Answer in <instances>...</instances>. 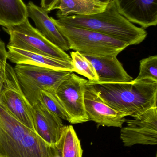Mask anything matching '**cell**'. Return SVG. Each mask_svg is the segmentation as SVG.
Returning <instances> with one entry per match:
<instances>
[{
	"label": "cell",
	"mask_w": 157,
	"mask_h": 157,
	"mask_svg": "<svg viewBox=\"0 0 157 157\" xmlns=\"http://www.w3.org/2000/svg\"><path fill=\"white\" fill-rule=\"evenodd\" d=\"M56 90L47 89L41 91L39 101L47 109L61 119L69 121V118L64 108L56 94Z\"/></svg>",
	"instance_id": "obj_19"
},
{
	"label": "cell",
	"mask_w": 157,
	"mask_h": 157,
	"mask_svg": "<svg viewBox=\"0 0 157 157\" xmlns=\"http://www.w3.org/2000/svg\"><path fill=\"white\" fill-rule=\"evenodd\" d=\"M149 79L157 81V56H150L140 61V72L134 80Z\"/></svg>",
	"instance_id": "obj_21"
},
{
	"label": "cell",
	"mask_w": 157,
	"mask_h": 157,
	"mask_svg": "<svg viewBox=\"0 0 157 157\" xmlns=\"http://www.w3.org/2000/svg\"><path fill=\"white\" fill-rule=\"evenodd\" d=\"M70 55L74 72L86 77L89 81H98V76L94 67L83 54L77 51H73Z\"/></svg>",
	"instance_id": "obj_20"
},
{
	"label": "cell",
	"mask_w": 157,
	"mask_h": 157,
	"mask_svg": "<svg viewBox=\"0 0 157 157\" xmlns=\"http://www.w3.org/2000/svg\"><path fill=\"white\" fill-rule=\"evenodd\" d=\"M14 69L21 89L31 105L39 101L41 90H56L72 73L27 64H17Z\"/></svg>",
	"instance_id": "obj_5"
},
{
	"label": "cell",
	"mask_w": 157,
	"mask_h": 157,
	"mask_svg": "<svg viewBox=\"0 0 157 157\" xmlns=\"http://www.w3.org/2000/svg\"><path fill=\"white\" fill-rule=\"evenodd\" d=\"M51 17L68 41L70 50L84 55L117 56L130 46L125 41L94 30L73 26Z\"/></svg>",
	"instance_id": "obj_4"
},
{
	"label": "cell",
	"mask_w": 157,
	"mask_h": 157,
	"mask_svg": "<svg viewBox=\"0 0 157 157\" xmlns=\"http://www.w3.org/2000/svg\"><path fill=\"white\" fill-rule=\"evenodd\" d=\"M100 98L126 116L135 118L157 107V81L149 79L128 82L100 83L88 80Z\"/></svg>",
	"instance_id": "obj_1"
},
{
	"label": "cell",
	"mask_w": 157,
	"mask_h": 157,
	"mask_svg": "<svg viewBox=\"0 0 157 157\" xmlns=\"http://www.w3.org/2000/svg\"><path fill=\"white\" fill-rule=\"evenodd\" d=\"M32 107L35 132L49 144L57 147L65 126L62 119L47 109L40 101L32 105Z\"/></svg>",
	"instance_id": "obj_11"
},
{
	"label": "cell",
	"mask_w": 157,
	"mask_h": 157,
	"mask_svg": "<svg viewBox=\"0 0 157 157\" xmlns=\"http://www.w3.org/2000/svg\"><path fill=\"white\" fill-rule=\"evenodd\" d=\"M88 80L72 72L56 90V94L72 124L88 121L86 113L84 94Z\"/></svg>",
	"instance_id": "obj_8"
},
{
	"label": "cell",
	"mask_w": 157,
	"mask_h": 157,
	"mask_svg": "<svg viewBox=\"0 0 157 157\" xmlns=\"http://www.w3.org/2000/svg\"><path fill=\"white\" fill-rule=\"evenodd\" d=\"M7 60V51L6 48L5 44L0 39V90H1L5 76Z\"/></svg>",
	"instance_id": "obj_22"
},
{
	"label": "cell",
	"mask_w": 157,
	"mask_h": 157,
	"mask_svg": "<svg viewBox=\"0 0 157 157\" xmlns=\"http://www.w3.org/2000/svg\"><path fill=\"white\" fill-rule=\"evenodd\" d=\"M56 147L61 157H82L83 155L80 140L72 125H65Z\"/></svg>",
	"instance_id": "obj_18"
},
{
	"label": "cell",
	"mask_w": 157,
	"mask_h": 157,
	"mask_svg": "<svg viewBox=\"0 0 157 157\" xmlns=\"http://www.w3.org/2000/svg\"><path fill=\"white\" fill-rule=\"evenodd\" d=\"M41 7L47 13L58 9L57 17L89 15L103 12L107 5L96 0H41Z\"/></svg>",
	"instance_id": "obj_13"
},
{
	"label": "cell",
	"mask_w": 157,
	"mask_h": 157,
	"mask_svg": "<svg viewBox=\"0 0 157 157\" xmlns=\"http://www.w3.org/2000/svg\"><path fill=\"white\" fill-rule=\"evenodd\" d=\"M0 104L20 122L35 132L32 105L21 89L14 68L8 63L6 64L4 80L0 93Z\"/></svg>",
	"instance_id": "obj_7"
},
{
	"label": "cell",
	"mask_w": 157,
	"mask_h": 157,
	"mask_svg": "<svg viewBox=\"0 0 157 157\" xmlns=\"http://www.w3.org/2000/svg\"><path fill=\"white\" fill-rule=\"evenodd\" d=\"M56 157H61V155L58 156Z\"/></svg>",
	"instance_id": "obj_24"
},
{
	"label": "cell",
	"mask_w": 157,
	"mask_h": 157,
	"mask_svg": "<svg viewBox=\"0 0 157 157\" xmlns=\"http://www.w3.org/2000/svg\"><path fill=\"white\" fill-rule=\"evenodd\" d=\"M7 59L17 64H27L55 71L74 72L71 61L63 60L38 53L7 46Z\"/></svg>",
	"instance_id": "obj_15"
},
{
	"label": "cell",
	"mask_w": 157,
	"mask_h": 157,
	"mask_svg": "<svg viewBox=\"0 0 157 157\" xmlns=\"http://www.w3.org/2000/svg\"><path fill=\"white\" fill-rule=\"evenodd\" d=\"M73 26L94 30L127 42L130 46L142 43L147 37L144 29L135 25L122 15L113 1L103 12L89 15H70L58 18Z\"/></svg>",
	"instance_id": "obj_3"
},
{
	"label": "cell",
	"mask_w": 157,
	"mask_h": 157,
	"mask_svg": "<svg viewBox=\"0 0 157 157\" xmlns=\"http://www.w3.org/2000/svg\"><path fill=\"white\" fill-rule=\"evenodd\" d=\"M26 8L28 17L34 21L36 29L47 40L64 51L70 50L68 41L58 30L48 13L32 2H29Z\"/></svg>",
	"instance_id": "obj_14"
},
{
	"label": "cell",
	"mask_w": 157,
	"mask_h": 157,
	"mask_svg": "<svg viewBox=\"0 0 157 157\" xmlns=\"http://www.w3.org/2000/svg\"><path fill=\"white\" fill-rule=\"evenodd\" d=\"M3 29L10 36L8 47L71 61V57L65 52L47 40L31 25L28 18L20 24Z\"/></svg>",
	"instance_id": "obj_6"
},
{
	"label": "cell",
	"mask_w": 157,
	"mask_h": 157,
	"mask_svg": "<svg viewBox=\"0 0 157 157\" xmlns=\"http://www.w3.org/2000/svg\"><path fill=\"white\" fill-rule=\"evenodd\" d=\"M157 107L146 111L137 117L126 120V125L120 130L121 140L124 147L135 145H156Z\"/></svg>",
	"instance_id": "obj_9"
},
{
	"label": "cell",
	"mask_w": 157,
	"mask_h": 157,
	"mask_svg": "<svg viewBox=\"0 0 157 157\" xmlns=\"http://www.w3.org/2000/svg\"><path fill=\"white\" fill-rule=\"evenodd\" d=\"M97 2H100L102 3L105 4H108L109 3L111 2L113 0H96Z\"/></svg>",
	"instance_id": "obj_23"
},
{
	"label": "cell",
	"mask_w": 157,
	"mask_h": 157,
	"mask_svg": "<svg viewBox=\"0 0 157 157\" xmlns=\"http://www.w3.org/2000/svg\"><path fill=\"white\" fill-rule=\"evenodd\" d=\"M94 67L100 83L128 82L133 80L115 56L84 55Z\"/></svg>",
	"instance_id": "obj_16"
},
{
	"label": "cell",
	"mask_w": 157,
	"mask_h": 157,
	"mask_svg": "<svg viewBox=\"0 0 157 157\" xmlns=\"http://www.w3.org/2000/svg\"><path fill=\"white\" fill-rule=\"evenodd\" d=\"M27 18L26 5L22 0H0V25L7 27Z\"/></svg>",
	"instance_id": "obj_17"
},
{
	"label": "cell",
	"mask_w": 157,
	"mask_h": 157,
	"mask_svg": "<svg viewBox=\"0 0 157 157\" xmlns=\"http://www.w3.org/2000/svg\"><path fill=\"white\" fill-rule=\"evenodd\" d=\"M117 10L127 20L143 29L157 24V0H113Z\"/></svg>",
	"instance_id": "obj_12"
},
{
	"label": "cell",
	"mask_w": 157,
	"mask_h": 157,
	"mask_svg": "<svg viewBox=\"0 0 157 157\" xmlns=\"http://www.w3.org/2000/svg\"><path fill=\"white\" fill-rule=\"evenodd\" d=\"M84 103L89 121L95 122L98 126L122 128L126 121L125 115L103 102L94 87L88 82L85 91Z\"/></svg>",
	"instance_id": "obj_10"
},
{
	"label": "cell",
	"mask_w": 157,
	"mask_h": 157,
	"mask_svg": "<svg viewBox=\"0 0 157 157\" xmlns=\"http://www.w3.org/2000/svg\"><path fill=\"white\" fill-rule=\"evenodd\" d=\"M57 147L20 122L0 104V157H56Z\"/></svg>",
	"instance_id": "obj_2"
}]
</instances>
